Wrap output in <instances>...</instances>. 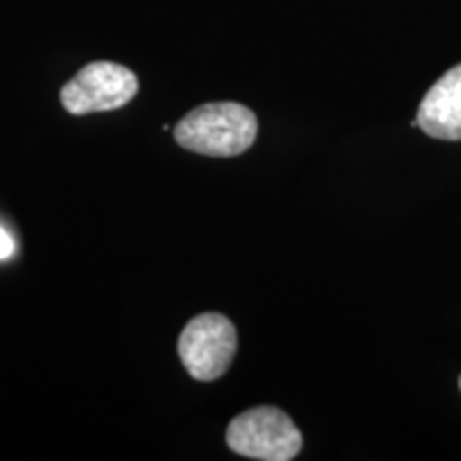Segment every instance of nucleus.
<instances>
[{
    "mask_svg": "<svg viewBox=\"0 0 461 461\" xmlns=\"http://www.w3.org/2000/svg\"><path fill=\"white\" fill-rule=\"evenodd\" d=\"M412 124L436 140L461 141V65L431 86Z\"/></svg>",
    "mask_w": 461,
    "mask_h": 461,
    "instance_id": "5",
    "label": "nucleus"
},
{
    "mask_svg": "<svg viewBox=\"0 0 461 461\" xmlns=\"http://www.w3.org/2000/svg\"><path fill=\"white\" fill-rule=\"evenodd\" d=\"M257 115L240 103H207L176 126V141L205 157H240L257 140Z\"/></svg>",
    "mask_w": 461,
    "mask_h": 461,
    "instance_id": "1",
    "label": "nucleus"
},
{
    "mask_svg": "<svg viewBox=\"0 0 461 461\" xmlns=\"http://www.w3.org/2000/svg\"><path fill=\"white\" fill-rule=\"evenodd\" d=\"M238 350V333L227 316L207 312L184 327L177 353L186 372L201 383H212L229 370Z\"/></svg>",
    "mask_w": 461,
    "mask_h": 461,
    "instance_id": "3",
    "label": "nucleus"
},
{
    "mask_svg": "<svg viewBox=\"0 0 461 461\" xmlns=\"http://www.w3.org/2000/svg\"><path fill=\"white\" fill-rule=\"evenodd\" d=\"M14 250H15L14 238H11V235L3 227H0V261L9 258L11 255H14Z\"/></svg>",
    "mask_w": 461,
    "mask_h": 461,
    "instance_id": "6",
    "label": "nucleus"
},
{
    "mask_svg": "<svg viewBox=\"0 0 461 461\" xmlns=\"http://www.w3.org/2000/svg\"><path fill=\"white\" fill-rule=\"evenodd\" d=\"M459 387H461V380H459Z\"/></svg>",
    "mask_w": 461,
    "mask_h": 461,
    "instance_id": "7",
    "label": "nucleus"
},
{
    "mask_svg": "<svg viewBox=\"0 0 461 461\" xmlns=\"http://www.w3.org/2000/svg\"><path fill=\"white\" fill-rule=\"evenodd\" d=\"M227 445L241 457L288 461L302 451L303 438L286 412L274 406H258L230 420Z\"/></svg>",
    "mask_w": 461,
    "mask_h": 461,
    "instance_id": "2",
    "label": "nucleus"
},
{
    "mask_svg": "<svg viewBox=\"0 0 461 461\" xmlns=\"http://www.w3.org/2000/svg\"><path fill=\"white\" fill-rule=\"evenodd\" d=\"M137 75L115 62H92L60 90V103L68 113L86 115L113 112L135 99Z\"/></svg>",
    "mask_w": 461,
    "mask_h": 461,
    "instance_id": "4",
    "label": "nucleus"
}]
</instances>
